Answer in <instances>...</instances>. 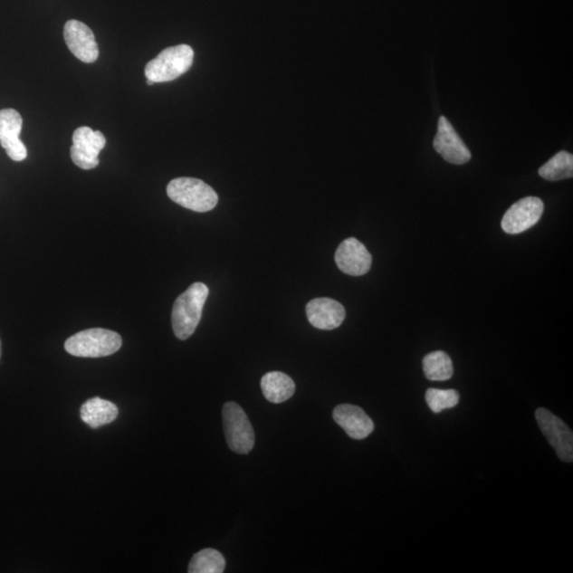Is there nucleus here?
I'll use <instances>...</instances> for the list:
<instances>
[{
	"label": "nucleus",
	"instance_id": "1",
	"mask_svg": "<svg viewBox=\"0 0 573 573\" xmlns=\"http://www.w3.org/2000/svg\"><path fill=\"white\" fill-rule=\"evenodd\" d=\"M208 294L209 289L205 283L195 282L175 301L171 316L172 329L180 340H187L198 328Z\"/></svg>",
	"mask_w": 573,
	"mask_h": 573
},
{
	"label": "nucleus",
	"instance_id": "2",
	"mask_svg": "<svg viewBox=\"0 0 573 573\" xmlns=\"http://www.w3.org/2000/svg\"><path fill=\"white\" fill-rule=\"evenodd\" d=\"M122 345V339L117 332L91 329L78 332L67 339L66 352L82 358H100L119 352Z\"/></svg>",
	"mask_w": 573,
	"mask_h": 573
},
{
	"label": "nucleus",
	"instance_id": "3",
	"mask_svg": "<svg viewBox=\"0 0 573 573\" xmlns=\"http://www.w3.org/2000/svg\"><path fill=\"white\" fill-rule=\"evenodd\" d=\"M167 195L177 205L196 213L212 211L219 200L209 185L194 177L175 178L168 184Z\"/></svg>",
	"mask_w": 573,
	"mask_h": 573
},
{
	"label": "nucleus",
	"instance_id": "4",
	"mask_svg": "<svg viewBox=\"0 0 573 573\" xmlns=\"http://www.w3.org/2000/svg\"><path fill=\"white\" fill-rule=\"evenodd\" d=\"M194 57V49L188 45L166 48L146 65V78L154 83L174 81L193 66Z\"/></svg>",
	"mask_w": 573,
	"mask_h": 573
},
{
	"label": "nucleus",
	"instance_id": "5",
	"mask_svg": "<svg viewBox=\"0 0 573 573\" xmlns=\"http://www.w3.org/2000/svg\"><path fill=\"white\" fill-rule=\"evenodd\" d=\"M224 428L227 445L231 451L246 454L255 445V435L248 415L238 404L226 403L222 410Z\"/></svg>",
	"mask_w": 573,
	"mask_h": 573
},
{
	"label": "nucleus",
	"instance_id": "6",
	"mask_svg": "<svg viewBox=\"0 0 573 573\" xmlns=\"http://www.w3.org/2000/svg\"><path fill=\"white\" fill-rule=\"evenodd\" d=\"M107 145V139L100 131L90 127L77 129L72 135L71 157L79 168L91 170L100 165V154Z\"/></svg>",
	"mask_w": 573,
	"mask_h": 573
},
{
	"label": "nucleus",
	"instance_id": "7",
	"mask_svg": "<svg viewBox=\"0 0 573 573\" xmlns=\"http://www.w3.org/2000/svg\"><path fill=\"white\" fill-rule=\"evenodd\" d=\"M541 433L556 449L559 458L567 463L573 461V434L571 429L550 411L540 408L535 413Z\"/></svg>",
	"mask_w": 573,
	"mask_h": 573
},
{
	"label": "nucleus",
	"instance_id": "8",
	"mask_svg": "<svg viewBox=\"0 0 573 573\" xmlns=\"http://www.w3.org/2000/svg\"><path fill=\"white\" fill-rule=\"evenodd\" d=\"M544 202L536 196H527L514 203L504 214L501 227L510 235H517L531 229L544 213Z\"/></svg>",
	"mask_w": 573,
	"mask_h": 573
},
{
	"label": "nucleus",
	"instance_id": "9",
	"mask_svg": "<svg viewBox=\"0 0 573 573\" xmlns=\"http://www.w3.org/2000/svg\"><path fill=\"white\" fill-rule=\"evenodd\" d=\"M434 147L435 151L441 154L442 158L448 163L464 165L471 161V151L468 150L464 141L461 139L446 117H440Z\"/></svg>",
	"mask_w": 573,
	"mask_h": 573
},
{
	"label": "nucleus",
	"instance_id": "10",
	"mask_svg": "<svg viewBox=\"0 0 573 573\" xmlns=\"http://www.w3.org/2000/svg\"><path fill=\"white\" fill-rule=\"evenodd\" d=\"M22 129L23 119L16 110H0V145L15 162H22L28 156L27 148L20 139Z\"/></svg>",
	"mask_w": 573,
	"mask_h": 573
},
{
	"label": "nucleus",
	"instance_id": "11",
	"mask_svg": "<svg viewBox=\"0 0 573 573\" xmlns=\"http://www.w3.org/2000/svg\"><path fill=\"white\" fill-rule=\"evenodd\" d=\"M64 39L70 51L84 63H94L100 57L95 34L85 24L72 20L65 24Z\"/></svg>",
	"mask_w": 573,
	"mask_h": 573
},
{
	"label": "nucleus",
	"instance_id": "12",
	"mask_svg": "<svg viewBox=\"0 0 573 573\" xmlns=\"http://www.w3.org/2000/svg\"><path fill=\"white\" fill-rule=\"evenodd\" d=\"M335 261L343 273L362 276L372 267V255L356 238H348L338 246Z\"/></svg>",
	"mask_w": 573,
	"mask_h": 573
},
{
	"label": "nucleus",
	"instance_id": "13",
	"mask_svg": "<svg viewBox=\"0 0 573 573\" xmlns=\"http://www.w3.org/2000/svg\"><path fill=\"white\" fill-rule=\"evenodd\" d=\"M308 321L318 329L332 330L341 326L347 312L339 301L329 298L314 299L307 304Z\"/></svg>",
	"mask_w": 573,
	"mask_h": 573
},
{
	"label": "nucleus",
	"instance_id": "14",
	"mask_svg": "<svg viewBox=\"0 0 573 573\" xmlns=\"http://www.w3.org/2000/svg\"><path fill=\"white\" fill-rule=\"evenodd\" d=\"M332 416L339 426L354 440L366 439L375 428L373 421L367 413L354 405L338 406Z\"/></svg>",
	"mask_w": 573,
	"mask_h": 573
},
{
	"label": "nucleus",
	"instance_id": "15",
	"mask_svg": "<svg viewBox=\"0 0 573 573\" xmlns=\"http://www.w3.org/2000/svg\"><path fill=\"white\" fill-rule=\"evenodd\" d=\"M80 415L82 421L91 428H100L116 420L119 416V408L109 400L95 397L82 405Z\"/></svg>",
	"mask_w": 573,
	"mask_h": 573
},
{
	"label": "nucleus",
	"instance_id": "16",
	"mask_svg": "<svg viewBox=\"0 0 573 573\" xmlns=\"http://www.w3.org/2000/svg\"><path fill=\"white\" fill-rule=\"evenodd\" d=\"M263 396L270 403L281 404L293 396L295 384L291 377L282 372H270L261 381Z\"/></svg>",
	"mask_w": 573,
	"mask_h": 573
},
{
	"label": "nucleus",
	"instance_id": "17",
	"mask_svg": "<svg viewBox=\"0 0 573 573\" xmlns=\"http://www.w3.org/2000/svg\"><path fill=\"white\" fill-rule=\"evenodd\" d=\"M423 369L429 380L445 381L453 377L454 366L451 357L442 350L424 357Z\"/></svg>",
	"mask_w": 573,
	"mask_h": 573
},
{
	"label": "nucleus",
	"instance_id": "18",
	"mask_svg": "<svg viewBox=\"0 0 573 573\" xmlns=\"http://www.w3.org/2000/svg\"><path fill=\"white\" fill-rule=\"evenodd\" d=\"M541 177L547 181H560L573 176V157L567 151H560L551 158L539 170Z\"/></svg>",
	"mask_w": 573,
	"mask_h": 573
},
{
	"label": "nucleus",
	"instance_id": "19",
	"mask_svg": "<svg viewBox=\"0 0 573 573\" xmlns=\"http://www.w3.org/2000/svg\"><path fill=\"white\" fill-rule=\"evenodd\" d=\"M225 569V559L215 549L196 553L188 566L189 573H222Z\"/></svg>",
	"mask_w": 573,
	"mask_h": 573
},
{
	"label": "nucleus",
	"instance_id": "20",
	"mask_svg": "<svg viewBox=\"0 0 573 573\" xmlns=\"http://www.w3.org/2000/svg\"><path fill=\"white\" fill-rule=\"evenodd\" d=\"M426 402L431 411L440 413L457 406L460 402V396L455 390H439L431 387L426 392Z\"/></svg>",
	"mask_w": 573,
	"mask_h": 573
},
{
	"label": "nucleus",
	"instance_id": "21",
	"mask_svg": "<svg viewBox=\"0 0 573 573\" xmlns=\"http://www.w3.org/2000/svg\"><path fill=\"white\" fill-rule=\"evenodd\" d=\"M147 84L152 86L154 84V82L151 81V80H148Z\"/></svg>",
	"mask_w": 573,
	"mask_h": 573
},
{
	"label": "nucleus",
	"instance_id": "22",
	"mask_svg": "<svg viewBox=\"0 0 573 573\" xmlns=\"http://www.w3.org/2000/svg\"><path fill=\"white\" fill-rule=\"evenodd\" d=\"M0 358H2V342H0Z\"/></svg>",
	"mask_w": 573,
	"mask_h": 573
}]
</instances>
